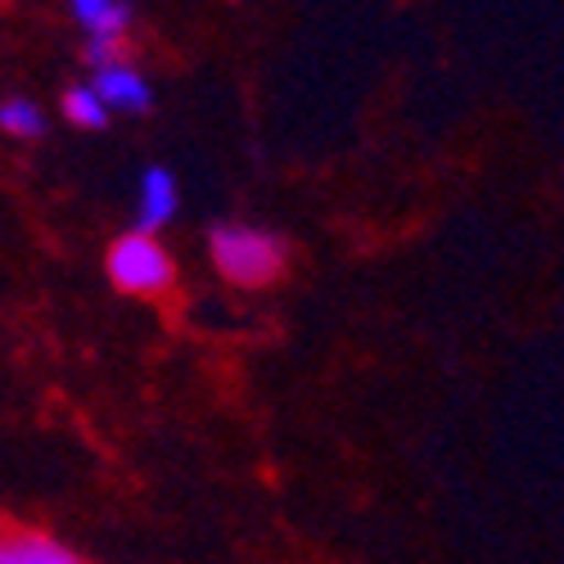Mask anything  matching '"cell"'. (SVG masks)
Masks as SVG:
<instances>
[{
  "label": "cell",
  "instance_id": "obj_1",
  "mask_svg": "<svg viewBox=\"0 0 564 564\" xmlns=\"http://www.w3.org/2000/svg\"><path fill=\"white\" fill-rule=\"evenodd\" d=\"M208 249H213V267L230 285H245V290L271 285L285 271V245L258 226H217Z\"/></svg>",
  "mask_w": 564,
  "mask_h": 564
},
{
  "label": "cell",
  "instance_id": "obj_2",
  "mask_svg": "<svg viewBox=\"0 0 564 564\" xmlns=\"http://www.w3.org/2000/svg\"><path fill=\"white\" fill-rule=\"evenodd\" d=\"M109 280L122 290V294H135V299H154V294H167L172 280H176V267H172V253L159 245V235H122L109 249Z\"/></svg>",
  "mask_w": 564,
  "mask_h": 564
},
{
  "label": "cell",
  "instance_id": "obj_3",
  "mask_svg": "<svg viewBox=\"0 0 564 564\" xmlns=\"http://www.w3.org/2000/svg\"><path fill=\"white\" fill-rule=\"evenodd\" d=\"M73 14L86 28V59L113 64L122 59V32H127V0H73Z\"/></svg>",
  "mask_w": 564,
  "mask_h": 564
},
{
  "label": "cell",
  "instance_id": "obj_4",
  "mask_svg": "<svg viewBox=\"0 0 564 564\" xmlns=\"http://www.w3.org/2000/svg\"><path fill=\"white\" fill-rule=\"evenodd\" d=\"M90 90L105 100L109 113H145L150 109V82H145V73H135L127 59L100 64L96 77H90Z\"/></svg>",
  "mask_w": 564,
  "mask_h": 564
},
{
  "label": "cell",
  "instance_id": "obj_5",
  "mask_svg": "<svg viewBox=\"0 0 564 564\" xmlns=\"http://www.w3.org/2000/svg\"><path fill=\"white\" fill-rule=\"evenodd\" d=\"M0 564H86V560L73 546H64L59 538H51V533L0 524Z\"/></svg>",
  "mask_w": 564,
  "mask_h": 564
},
{
  "label": "cell",
  "instance_id": "obj_6",
  "mask_svg": "<svg viewBox=\"0 0 564 564\" xmlns=\"http://www.w3.org/2000/svg\"><path fill=\"white\" fill-rule=\"evenodd\" d=\"M176 204H181V191H176V176L167 167H150L135 185V226L154 235L163 230L172 217H176Z\"/></svg>",
  "mask_w": 564,
  "mask_h": 564
},
{
  "label": "cell",
  "instance_id": "obj_7",
  "mask_svg": "<svg viewBox=\"0 0 564 564\" xmlns=\"http://www.w3.org/2000/svg\"><path fill=\"white\" fill-rule=\"evenodd\" d=\"M0 131H10L14 140H36V135L45 131L41 105H32V100H23V96L6 100V105H0Z\"/></svg>",
  "mask_w": 564,
  "mask_h": 564
},
{
  "label": "cell",
  "instance_id": "obj_8",
  "mask_svg": "<svg viewBox=\"0 0 564 564\" xmlns=\"http://www.w3.org/2000/svg\"><path fill=\"white\" fill-rule=\"evenodd\" d=\"M64 113H68V122H77V127H105L109 122V109H105V100L90 90V82L86 86H73L68 96H64Z\"/></svg>",
  "mask_w": 564,
  "mask_h": 564
}]
</instances>
